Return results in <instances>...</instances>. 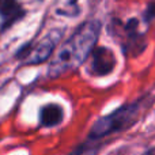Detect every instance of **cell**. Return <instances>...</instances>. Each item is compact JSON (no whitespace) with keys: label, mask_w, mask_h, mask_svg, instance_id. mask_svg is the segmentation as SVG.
<instances>
[{"label":"cell","mask_w":155,"mask_h":155,"mask_svg":"<svg viewBox=\"0 0 155 155\" xmlns=\"http://www.w3.org/2000/svg\"><path fill=\"white\" fill-rule=\"evenodd\" d=\"M99 31L101 25L97 21H90L80 25L52 57L48 68V76L51 79H56L82 65L95 48Z\"/></svg>","instance_id":"obj_1"},{"label":"cell","mask_w":155,"mask_h":155,"mask_svg":"<svg viewBox=\"0 0 155 155\" xmlns=\"http://www.w3.org/2000/svg\"><path fill=\"white\" fill-rule=\"evenodd\" d=\"M142 107L143 101L140 99V101H135L131 104H125L113 110L109 114L99 117L91 125L87 135V140L99 143L102 139L110 136V135L127 131L136 123L140 112H142Z\"/></svg>","instance_id":"obj_2"},{"label":"cell","mask_w":155,"mask_h":155,"mask_svg":"<svg viewBox=\"0 0 155 155\" xmlns=\"http://www.w3.org/2000/svg\"><path fill=\"white\" fill-rule=\"evenodd\" d=\"M60 38H61V33L57 31V30H54V31L49 33L48 35H45L35 46H31L30 54L25 60L26 64H40V63L46 61L52 56V53H53Z\"/></svg>","instance_id":"obj_3"},{"label":"cell","mask_w":155,"mask_h":155,"mask_svg":"<svg viewBox=\"0 0 155 155\" xmlns=\"http://www.w3.org/2000/svg\"><path fill=\"white\" fill-rule=\"evenodd\" d=\"M116 67L114 53L109 48L99 46L91 52L90 72L95 76H106L113 72Z\"/></svg>","instance_id":"obj_4"},{"label":"cell","mask_w":155,"mask_h":155,"mask_svg":"<svg viewBox=\"0 0 155 155\" xmlns=\"http://www.w3.org/2000/svg\"><path fill=\"white\" fill-rule=\"evenodd\" d=\"M64 120V109L59 104H45L40 107V114H38V121L40 127L42 128H53L63 123Z\"/></svg>","instance_id":"obj_5"},{"label":"cell","mask_w":155,"mask_h":155,"mask_svg":"<svg viewBox=\"0 0 155 155\" xmlns=\"http://www.w3.org/2000/svg\"><path fill=\"white\" fill-rule=\"evenodd\" d=\"M0 14L5 21L4 27H7L22 16V8L15 0H3L0 4Z\"/></svg>","instance_id":"obj_6"},{"label":"cell","mask_w":155,"mask_h":155,"mask_svg":"<svg viewBox=\"0 0 155 155\" xmlns=\"http://www.w3.org/2000/svg\"><path fill=\"white\" fill-rule=\"evenodd\" d=\"M95 146H98V143L87 140V142L82 143V144H79L78 147H75L68 155H94L97 153Z\"/></svg>","instance_id":"obj_7"},{"label":"cell","mask_w":155,"mask_h":155,"mask_svg":"<svg viewBox=\"0 0 155 155\" xmlns=\"http://www.w3.org/2000/svg\"><path fill=\"white\" fill-rule=\"evenodd\" d=\"M144 18L146 21H153L155 18V2H151L150 4L147 5V10H146V14H144Z\"/></svg>","instance_id":"obj_8"},{"label":"cell","mask_w":155,"mask_h":155,"mask_svg":"<svg viewBox=\"0 0 155 155\" xmlns=\"http://www.w3.org/2000/svg\"><path fill=\"white\" fill-rule=\"evenodd\" d=\"M0 4H2V0H0Z\"/></svg>","instance_id":"obj_9"}]
</instances>
